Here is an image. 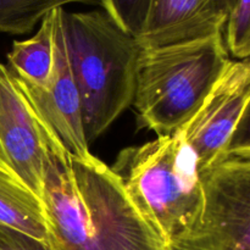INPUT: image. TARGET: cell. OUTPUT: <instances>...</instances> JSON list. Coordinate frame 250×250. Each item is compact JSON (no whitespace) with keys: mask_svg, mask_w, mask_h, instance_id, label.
<instances>
[{"mask_svg":"<svg viewBox=\"0 0 250 250\" xmlns=\"http://www.w3.org/2000/svg\"><path fill=\"white\" fill-rule=\"evenodd\" d=\"M224 41L229 53L238 60L250 56V0H234L224 27Z\"/></svg>","mask_w":250,"mask_h":250,"instance_id":"4fadbf2b","label":"cell"},{"mask_svg":"<svg viewBox=\"0 0 250 250\" xmlns=\"http://www.w3.org/2000/svg\"><path fill=\"white\" fill-rule=\"evenodd\" d=\"M59 9L54 10V67L48 84L34 88L16 80L41 121L58 137L66 150L76 158L90 156L83 131L81 99L71 68Z\"/></svg>","mask_w":250,"mask_h":250,"instance_id":"ba28073f","label":"cell"},{"mask_svg":"<svg viewBox=\"0 0 250 250\" xmlns=\"http://www.w3.org/2000/svg\"><path fill=\"white\" fill-rule=\"evenodd\" d=\"M55 143L61 142L37 116L14 75L0 62V168L41 202L49 154Z\"/></svg>","mask_w":250,"mask_h":250,"instance_id":"52a82bcc","label":"cell"},{"mask_svg":"<svg viewBox=\"0 0 250 250\" xmlns=\"http://www.w3.org/2000/svg\"><path fill=\"white\" fill-rule=\"evenodd\" d=\"M151 0H100L103 11L134 38L143 32Z\"/></svg>","mask_w":250,"mask_h":250,"instance_id":"5bb4252c","label":"cell"},{"mask_svg":"<svg viewBox=\"0 0 250 250\" xmlns=\"http://www.w3.org/2000/svg\"><path fill=\"white\" fill-rule=\"evenodd\" d=\"M0 226L44 242L48 237L41 199L2 168H0Z\"/></svg>","mask_w":250,"mask_h":250,"instance_id":"8fae6325","label":"cell"},{"mask_svg":"<svg viewBox=\"0 0 250 250\" xmlns=\"http://www.w3.org/2000/svg\"><path fill=\"white\" fill-rule=\"evenodd\" d=\"M42 204L50 250H168L111 167L50 148Z\"/></svg>","mask_w":250,"mask_h":250,"instance_id":"6da1fadb","label":"cell"},{"mask_svg":"<svg viewBox=\"0 0 250 250\" xmlns=\"http://www.w3.org/2000/svg\"><path fill=\"white\" fill-rule=\"evenodd\" d=\"M219 2H220V5H221L222 10H224L227 15L229 14V10L231 9V6L233 5L234 0H219Z\"/></svg>","mask_w":250,"mask_h":250,"instance_id":"2e32d148","label":"cell"},{"mask_svg":"<svg viewBox=\"0 0 250 250\" xmlns=\"http://www.w3.org/2000/svg\"><path fill=\"white\" fill-rule=\"evenodd\" d=\"M226 19L219 0H151L136 39L142 49L194 41L224 32Z\"/></svg>","mask_w":250,"mask_h":250,"instance_id":"9c48e42d","label":"cell"},{"mask_svg":"<svg viewBox=\"0 0 250 250\" xmlns=\"http://www.w3.org/2000/svg\"><path fill=\"white\" fill-rule=\"evenodd\" d=\"M111 170L166 247L199 219L203 208L200 170L194 151L178 129L124 149Z\"/></svg>","mask_w":250,"mask_h":250,"instance_id":"277c9868","label":"cell"},{"mask_svg":"<svg viewBox=\"0 0 250 250\" xmlns=\"http://www.w3.org/2000/svg\"><path fill=\"white\" fill-rule=\"evenodd\" d=\"M203 208L168 250H250V151L200 171Z\"/></svg>","mask_w":250,"mask_h":250,"instance_id":"5b68a950","label":"cell"},{"mask_svg":"<svg viewBox=\"0 0 250 250\" xmlns=\"http://www.w3.org/2000/svg\"><path fill=\"white\" fill-rule=\"evenodd\" d=\"M229 61L222 32L142 49L132 103L141 127L167 136L185 126L202 106Z\"/></svg>","mask_w":250,"mask_h":250,"instance_id":"3957f363","label":"cell"},{"mask_svg":"<svg viewBox=\"0 0 250 250\" xmlns=\"http://www.w3.org/2000/svg\"><path fill=\"white\" fill-rule=\"evenodd\" d=\"M6 66L26 84L34 88L48 84L54 67V10L42 20L33 37L14 42Z\"/></svg>","mask_w":250,"mask_h":250,"instance_id":"30bf717a","label":"cell"},{"mask_svg":"<svg viewBox=\"0 0 250 250\" xmlns=\"http://www.w3.org/2000/svg\"><path fill=\"white\" fill-rule=\"evenodd\" d=\"M59 16L89 144L133 103L142 48L103 10L67 12L60 7Z\"/></svg>","mask_w":250,"mask_h":250,"instance_id":"7a4b0ae2","label":"cell"},{"mask_svg":"<svg viewBox=\"0 0 250 250\" xmlns=\"http://www.w3.org/2000/svg\"><path fill=\"white\" fill-rule=\"evenodd\" d=\"M100 5V0H0V32H31L49 12L67 4Z\"/></svg>","mask_w":250,"mask_h":250,"instance_id":"7c38bea8","label":"cell"},{"mask_svg":"<svg viewBox=\"0 0 250 250\" xmlns=\"http://www.w3.org/2000/svg\"><path fill=\"white\" fill-rule=\"evenodd\" d=\"M249 104V59L229 60L202 106L178 129L200 171L231 154L250 151Z\"/></svg>","mask_w":250,"mask_h":250,"instance_id":"8992f818","label":"cell"},{"mask_svg":"<svg viewBox=\"0 0 250 250\" xmlns=\"http://www.w3.org/2000/svg\"><path fill=\"white\" fill-rule=\"evenodd\" d=\"M0 250H50L48 243L23 232L0 226Z\"/></svg>","mask_w":250,"mask_h":250,"instance_id":"9a60e30c","label":"cell"}]
</instances>
